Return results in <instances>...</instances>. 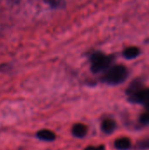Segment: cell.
Here are the masks:
<instances>
[{
    "label": "cell",
    "instance_id": "obj_7",
    "mask_svg": "<svg viewBox=\"0 0 149 150\" xmlns=\"http://www.w3.org/2000/svg\"><path fill=\"white\" fill-rule=\"evenodd\" d=\"M142 88H144V83H143V81L141 80V79H139V78H137V79L133 80L131 83V84L129 85V87L126 91V94L128 97V96H130V95H132V94L139 91Z\"/></svg>",
    "mask_w": 149,
    "mask_h": 150
},
{
    "label": "cell",
    "instance_id": "obj_10",
    "mask_svg": "<svg viewBox=\"0 0 149 150\" xmlns=\"http://www.w3.org/2000/svg\"><path fill=\"white\" fill-rule=\"evenodd\" d=\"M51 9H63L66 6L65 0H43Z\"/></svg>",
    "mask_w": 149,
    "mask_h": 150
},
{
    "label": "cell",
    "instance_id": "obj_12",
    "mask_svg": "<svg viewBox=\"0 0 149 150\" xmlns=\"http://www.w3.org/2000/svg\"><path fill=\"white\" fill-rule=\"evenodd\" d=\"M140 123L143 126H149V112L146 111V112L142 113L140 117Z\"/></svg>",
    "mask_w": 149,
    "mask_h": 150
},
{
    "label": "cell",
    "instance_id": "obj_4",
    "mask_svg": "<svg viewBox=\"0 0 149 150\" xmlns=\"http://www.w3.org/2000/svg\"><path fill=\"white\" fill-rule=\"evenodd\" d=\"M117 127V123L114 120L111 118H106L105 119L102 123H101V130L106 134H112Z\"/></svg>",
    "mask_w": 149,
    "mask_h": 150
},
{
    "label": "cell",
    "instance_id": "obj_8",
    "mask_svg": "<svg viewBox=\"0 0 149 150\" xmlns=\"http://www.w3.org/2000/svg\"><path fill=\"white\" fill-rule=\"evenodd\" d=\"M132 146L131 140L127 137H121L114 142V147L118 150H128Z\"/></svg>",
    "mask_w": 149,
    "mask_h": 150
},
{
    "label": "cell",
    "instance_id": "obj_13",
    "mask_svg": "<svg viewBox=\"0 0 149 150\" xmlns=\"http://www.w3.org/2000/svg\"><path fill=\"white\" fill-rule=\"evenodd\" d=\"M83 150H105V147L104 145L99 146H89Z\"/></svg>",
    "mask_w": 149,
    "mask_h": 150
},
{
    "label": "cell",
    "instance_id": "obj_1",
    "mask_svg": "<svg viewBox=\"0 0 149 150\" xmlns=\"http://www.w3.org/2000/svg\"><path fill=\"white\" fill-rule=\"evenodd\" d=\"M129 72L124 65H113L105 71L101 77V82L108 85H119L123 83L128 77Z\"/></svg>",
    "mask_w": 149,
    "mask_h": 150
},
{
    "label": "cell",
    "instance_id": "obj_6",
    "mask_svg": "<svg viewBox=\"0 0 149 150\" xmlns=\"http://www.w3.org/2000/svg\"><path fill=\"white\" fill-rule=\"evenodd\" d=\"M36 137L43 142H54L56 140L55 134L48 129H41L36 133Z\"/></svg>",
    "mask_w": 149,
    "mask_h": 150
},
{
    "label": "cell",
    "instance_id": "obj_11",
    "mask_svg": "<svg viewBox=\"0 0 149 150\" xmlns=\"http://www.w3.org/2000/svg\"><path fill=\"white\" fill-rule=\"evenodd\" d=\"M136 149L139 150L149 149V137L138 142L136 145Z\"/></svg>",
    "mask_w": 149,
    "mask_h": 150
},
{
    "label": "cell",
    "instance_id": "obj_9",
    "mask_svg": "<svg viewBox=\"0 0 149 150\" xmlns=\"http://www.w3.org/2000/svg\"><path fill=\"white\" fill-rule=\"evenodd\" d=\"M141 54V49L138 47H128L123 51V56L127 60L137 58Z\"/></svg>",
    "mask_w": 149,
    "mask_h": 150
},
{
    "label": "cell",
    "instance_id": "obj_5",
    "mask_svg": "<svg viewBox=\"0 0 149 150\" xmlns=\"http://www.w3.org/2000/svg\"><path fill=\"white\" fill-rule=\"evenodd\" d=\"M72 134L73 136H75L76 138H79V139H83L84 138L87 134H88V127L82 123H76L72 127Z\"/></svg>",
    "mask_w": 149,
    "mask_h": 150
},
{
    "label": "cell",
    "instance_id": "obj_2",
    "mask_svg": "<svg viewBox=\"0 0 149 150\" xmlns=\"http://www.w3.org/2000/svg\"><path fill=\"white\" fill-rule=\"evenodd\" d=\"M115 60L114 55L105 54L103 52L96 51L90 54L89 61L90 64V70L94 74L105 72L107 70Z\"/></svg>",
    "mask_w": 149,
    "mask_h": 150
},
{
    "label": "cell",
    "instance_id": "obj_3",
    "mask_svg": "<svg viewBox=\"0 0 149 150\" xmlns=\"http://www.w3.org/2000/svg\"><path fill=\"white\" fill-rule=\"evenodd\" d=\"M127 99L132 104L142 105L146 111L149 112V88H142L139 91L128 96Z\"/></svg>",
    "mask_w": 149,
    "mask_h": 150
}]
</instances>
